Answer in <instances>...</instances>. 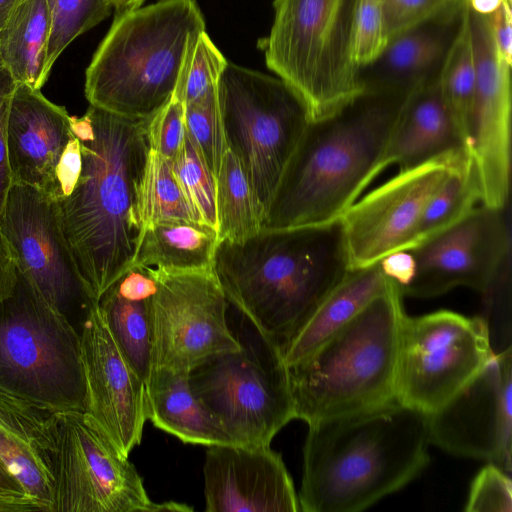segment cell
<instances>
[{
    "label": "cell",
    "mask_w": 512,
    "mask_h": 512,
    "mask_svg": "<svg viewBox=\"0 0 512 512\" xmlns=\"http://www.w3.org/2000/svg\"><path fill=\"white\" fill-rule=\"evenodd\" d=\"M148 119L92 105L83 116H70L82 170L72 192L57 200L59 217L78 272L97 302L133 267L143 231L139 200L150 150Z\"/></svg>",
    "instance_id": "cell-1"
},
{
    "label": "cell",
    "mask_w": 512,
    "mask_h": 512,
    "mask_svg": "<svg viewBox=\"0 0 512 512\" xmlns=\"http://www.w3.org/2000/svg\"><path fill=\"white\" fill-rule=\"evenodd\" d=\"M308 426L300 511L364 510L429 463L428 415L396 398Z\"/></svg>",
    "instance_id": "cell-2"
},
{
    "label": "cell",
    "mask_w": 512,
    "mask_h": 512,
    "mask_svg": "<svg viewBox=\"0 0 512 512\" xmlns=\"http://www.w3.org/2000/svg\"><path fill=\"white\" fill-rule=\"evenodd\" d=\"M213 267L229 304L281 348L351 270L340 219L220 241Z\"/></svg>",
    "instance_id": "cell-3"
},
{
    "label": "cell",
    "mask_w": 512,
    "mask_h": 512,
    "mask_svg": "<svg viewBox=\"0 0 512 512\" xmlns=\"http://www.w3.org/2000/svg\"><path fill=\"white\" fill-rule=\"evenodd\" d=\"M408 96L363 92L310 121L274 193L263 228L340 219L384 169L386 149Z\"/></svg>",
    "instance_id": "cell-4"
},
{
    "label": "cell",
    "mask_w": 512,
    "mask_h": 512,
    "mask_svg": "<svg viewBox=\"0 0 512 512\" xmlns=\"http://www.w3.org/2000/svg\"><path fill=\"white\" fill-rule=\"evenodd\" d=\"M205 29L194 0H160L115 16L86 70L89 104L128 119L150 118L171 99Z\"/></svg>",
    "instance_id": "cell-5"
},
{
    "label": "cell",
    "mask_w": 512,
    "mask_h": 512,
    "mask_svg": "<svg viewBox=\"0 0 512 512\" xmlns=\"http://www.w3.org/2000/svg\"><path fill=\"white\" fill-rule=\"evenodd\" d=\"M393 282L313 353L288 367L296 419L308 425L395 398L405 311Z\"/></svg>",
    "instance_id": "cell-6"
},
{
    "label": "cell",
    "mask_w": 512,
    "mask_h": 512,
    "mask_svg": "<svg viewBox=\"0 0 512 512\" xmlns=\"http://www.w3.org/2000/svg\"><path fill=\"white\" fill-rule=\"evenodd\" d=\"M359 0H274V21L262 48L266 66L304 104L310 121L327 117L362 94L353 59Z\"/></svg>",
    "instance_id": "cell-7"
},
{
    "label": "cell",
    "mask_w": 512,
    "mask_h": 512,
    "mask_svg": "<svg viewBox=\"0 0 512 512\" xmlns=\"http://www.w3.org/2000/svg\"><path fill=\"white\" fill-rule=\"evenodd\" d=\"M0 387L55 412L86 411L79 331L18 271L0 301Z\"/></svg>",
    "instance_id": "cell-8"
},
{
    "label": "cell",
    "mask_w": 512,
    "mask_h": 512,
    "mask_svg": "<svg viewBox=\"0 0 512 512\" xmlns=\"http://www.w3.org/2000/svg\"><path fill=\"white\" fill-rule=\"evenodd\" d=\"M240 315V328L231 326L240 349L199 364L189 382L234 444L270 445L296 419L289 371L281 347Z\"/></svg>",
    "instance_id": "cell-9"
},
{
    "label": "cell",
    "mask_w": 512,
    "mask_h": 512,
    "mask_svg": "<svg viewBox=\"0 0 512 512\" xmlns=\"http://www.w3.org/2000/svg\"><path fill=\"white\" fill-rule=\"evenodd\" d=\"M227 149L239 160L265 216L309 122L279 78L227 62L217 86Z\"/></svg>",
    "instance_id": "cell-10"
},
{
    "label": "cell",
    "mask_w": 512,
    "mask_h": 512,
    "mask_svg": "<svg viewBox=\"0 0 512 512\" xmlns=\"http://www.w3.org/2000/svg\"><path fill=\"white\" fill-rule=\"evenodd\" d=\"M494 354L488 324L481 317L448 310L405 315L395 398L430 415L460 392Z\"/></svg>",
    "instance_id": "cell-11"
},
{
    "label": "cell",
    "mask_w": 512,
    "mask_h": 512,
    "mask_svg": "<svg viewBox=\"0 0 512 512\" xmlns=\"http://www.w3.org/2000/svg\"><path fill=\"white\" fill-rule=\"evenodd\" d=\"M51 512H153L142 477L82 411L54 415Z\"/></svg>",
    "instance_id": "cell-12"
},
{
    "label": "cell",
    "mask_w": 512,
    "mask_h": 512,
    "mask_svg": "<svg viewBox=\"0 0 512 512\" xmlns=\"http://www.w3.org/2000/svg\"><path fill=\"white\" fill-rule=\"evenodd\" d=\"M152 268V267H151ZM152 369L188 373L218 354L240 349L228 318L229 301L214 267L152 268Z\"/></svg>",
    "instance_id": "cell-13"
},
{
    "label": "cell",
    "mask_w": 512,
    "mask_h": 512,
    "mask_svg": "<svg viewBox=\"0 0 512 512\" xmlns=\"http://www.w3.org/2000/svg\"><path fill=\"white\" fill-rule=\"evenodd\" d=\"M0 229L17 271L52 306L82 320L97 303L88 292L64 237L55 198L12 182L0 213Z\"/></svg>",
    "instance_id": "cell-14"
},
{
    "label": "cell",
    "mask_w": 512,
    "mask_h": 512,
    "mask_svg": "<svg viewBox=\"0 0 512 512\" xmlns=\"http://www.w3.org/2000/svg\"><path fill=\"white\" fill-rule=\"evenodd\" d=\"M454 151L395 176L356 200L340 217L350 269L379 262L387 254L412 249L423 210L464 156Z\"/></svg>",
    "instance_id": "cell-15"
},
{
    "label": "cell",
    "mask_w": 512,
    "mask_h": 512,
    "mask_svg": "<svg viewBox=\"0 0 512 512\" xmlns=\"http://www.w3.org/2000/svg\"><path fill=\"white\" fill-rule=\"evenodd\" d=\"M482 205L464 219L410 249L416 262L402 296L432 298L456 287L488 295L503 276L510 251L506 208Z\"/></svg>",
    "instance_id": "cell-16"
},
{
    "label": "cell",
    "mask_w": 512,
    "mask_h": 512,
    "mask_svg": "<svg viewBox=\"0 0 512 512\" xmlns=\"http://www.w3.org/2000/svg\"><path fill=\"white\" fill-rule=\"evenodd\" d=\"M430 443L494 463L511 475L512 349L495 353L450 401L428 415Z\"/></svg>",
    "instance_id": "cell-17"
},
{
    "label": "cell",
    "mask_w": 512,
    "mask_h": 512,
    "mask_svg": "<svg viewBox=\"0 0 512 512\" xmlns=\"http://www.w3.org/2000/svg\"><path fill=\"white\" fill-rule=\"evenodd\" d=\"M470 26L475 88L468 151L481 204L504 208L509 204L511 187V66L497 52L488 15L470 8Z\"/></svg>",
    "instance_id": "cell-18"
},
{
    "label": "cell",
    "mask_w": 512,
    "mask_h": 512,
    "mask_svg": "<svg viewBox=\"0 0 512 512\" xmlns=\"http://www.w3.org/2000/svg\"><path fill=\"white\" fill-rule=\"evenodd\" d=\"M86 413L126 456L147 421L145 383L115 343L98 302L80 322Z\"/></svg>",
    "instance_id": "cell-19"
},
{
    "label": "cell",
    "mask_w": 512,
    "mask_h": 512,
    "mask_svg": "<svg viewBox=\"0 0 512 512\" xmlns=\"http://www.w3.org/2000/svg\"><path fill=\"white\" fill-rule=\"evenodd\" d=\"M207 512H297L298 495L270 445L208 446L203 467Z\"/></svg>",
    "instance_id": "cell-20"
},
{
    "label": "cell",
    "mask_w": 512,
    "mask_h": 512,
    "mask_svg": "<svg viewBox=\"0 0 512 512\" xmlns=\"http://www.w3.org/2000/svg\"><path fill=\"white\" fill-rule=\"evenodd\" d=\"M71 134L65 107L41 90L17 84L8 117L7 145L12 182L57 198L56 168Z\"/></svg>",
    "instance_id": "cell-21"
},
{
    "label": "cell",
    "mask_w": 512,
    "mask_h": 512,
    "mask_svg": "<svg viewBox=\"0 0 512 512\" xmlns=\"http://www.w3.org/2000/svg\"><path fill=\"white\" fill-rule=\"evenodd\" d=\"M464 0H454L431 19L388 41L382 53L359 68L363 91L409 96L439 74L461 21Z\"/></svg>",
    "instance_id": "cell-22"
},
{
    "label": "cell",
    "mask_w": 512,
    "mask_h": 512,
    "mask_svg": "<svg viewBox=\"0 0 512 512\" xmlns=\"http://www.w3.org/2000/svg\"><path fill=\"white\" fill-rule=\"evenodd\" d=\"M55 411L0 387V462L51 512Z\"/></svg>",
    "instance_id": "cell-23"
},
{
    "label": "cell",
    "mask_w": 512,
    "mask_h": 512,
    "mask_svg": "<svg viewBox=\"0 0 512 512\" xmlns=\"http://www.w3.org/2000/svg\"><path fill=\"white\" fill-rule=\"evenodd\" d=\"M460 150L467 151L444 103L437 77L407 97L386 149L384 167L407 169Z\"/></svg>",
    "instance_id": "cell-24"
},
{
    "label": "cell",
    "mask_w": 512,
    "mask_h": 512,
    "mask_svg": "<svg viewBox=\"0 0 512 512\" xmlns=\"http://www.w3.org/2000/svg\"><path fill=\"white\" fill-rule=\"evenodd\" d=\"M156 288L152 268L134 265L98 301L112 338L144 383L152 370Z\"/></svg>",
    "instance_id": "cell-25"
},
{
    "label": "cell",
    "mask_w": 512,
    "mask_h": 512,
    "mask_svg": "<svg viewBox=\"0 0 512 512\" xmlns=\"http://www.w3.org/2000/svg\"><path fill=\"white\" fill-rule=\"evenodd\" d=\"M393 282L379 262L350 270L281 348L287 367L313 353Z\"/></svg>",
    "instance_id": "cell-26"
},
{
    "label": "cell",
    "mask_w": 512,
    "mask_h": 512,
    "mask_svg": "<svg viewBox=\"0 0 512 512\" xmlns=\"http://www.w3.org/2000/svg\"><path fill=\"white\" fill-rule=\"evenodd\" d=\"M147 420L184 443L234 444L194 393L189 374L153 368L145 382Z\"/></svg>",
    "instance_id": "cell-27"
},
{
    "label": "cell",
    "mask_w": 512,
    "mask_h": 512,
    "mask_svg": "<svg viewBox=\"0 0 512 512\" xmlns=\"http://www.w3.org/2000/svg\"><path fill=\"white\" fill-rule=\"evenodd\" d=\"M219 242L217 229L203 222H153L142 231L133 266L177 271L211 268Z\"/></svg>",
    "instance_id": "cell-28"
},
{
    "label": "cell",
    "mask_w": 512,
    "mask_h": 512,
    "mask_svg": "<svg viewBox=\"0 0 512 512\" xmlns=\"http://www.w3.org/2000/svg\"><path fill=\"white\" fill-rule=\"evenodd\" d=\"M49 37L47 0H23L0 31V61L17 84L41 90Z\"/></svg>",
    "instance_id": "cell-29"
},
{
    "label": "cell",
    "mask_w": 512,
    "mask_h": 512,
    "mask_svg": "<svg viewBox=\"0 0 512 512\" xmlns=\"http://www.w3.org/2000/svg\"><path fill=\"white\" fill-rule=\"evenodd\" d=\"M220 241L241 242L258 234L264 213L238 158L226 149L216 176Z\"/></svg>",
    "instance_id": "cell-30"
},
{
    "label": "cell",
    "mask_w": 512,
    "mask_h": 512,
    "mask_svg": "<svg viewBox=\"0 0 512 512\" xmlns=\"http://www.w3.org/2000/svg\"><path fill=\"white\" fill-rule=\"evenodd\" d=\"M438 82L444 103L468 151L469 123L475 88V58L470 8L466 0L460 25L440 67Z\"/></svg>",
    "instance_id": "cell-31"
},
{
    "label": "cell",
    "mask_w": 512,
    "mask_h": 512,
    "mask_svg": "<svg viewBox=\"0 0 512 512\" xmlns=\"http://www.w3.org/2000/svg\"><path fill=\"white\" fill-rule=\"evenodd\" d=\"M477 203L481 204L480 189L471 158L466 155L456 163L426 204L413 248L464 219Z\"/></svg>",
    "instance_id": "cell-32"
},
{
    "label": "cell",
    "mask_w": 512,
    "mask_h": 512,
    "mask_svg": "<svg viewBox=\"0 0 512 512\" xmlns=\"http://www.w3.org/2000/svg\"><path fill=\"white\" fill-rule=\"evenodd\" d=\"M139 205L143 229L163 220L198 221L173 172L171 160L151 149L142 177Z\"/></svg>",
    "instance_id": "cell-33"
},
{
    "label": "cell",
    "mask_w": 512,
    "mask_h": 512,
    "mask_svg": "<svg viewBox=\"0 0 512 512\" xmlns=\"http://www.w3.org/2000/svg\"><path fill=\"white\" fill-rule=\"evenodd\" d=\"M47 4L49 37L44 64L46 80L67 46L103 21L113 8L111 0H47Z\"/></svg>",
    "instance_id": "cell-34"
},
{
    "label": "cell",
    "mask_w": 512,
    "mask_h": 512,
    "mask_svg": "<svg viewBox=\"0 0 512 512\" xmlns=\"http://www.w3.org/2000/svg\"><path fill=\"white\" fill-rule=\"evenodd\" d=\"M171 164L198 221L217 229L216 179L187 134Z\"/></svg>",
    "instance_id": "cell-35"
},
{
    "label": "cell",
    "mask_w": 512,
    "mask_h": 512,
    "mask_svg": "<svg viewBox=\"0 0 512 512\" xmlns=\"http://www.w3.org/2000/svg\"><path fill=\"white\" fill-rule=\"evenodd\" d=\"M184 105L186 134L216 179L227 149L217 87L201 100Z\"/></svg>",
    "instance_id": "cell-36"
},
{
    "label": "cell",
    "mask_w": 512,
    "mask_h": 512,
    "mask_svg": "<svg viewBox=\"0 0 512 512\" xmlns=\"http://www.w3.org/2000/svg\"><path fill=\"white\" fill-rule=\"evenodd\" d=\"M227 60L203 31L191 48L173 94L184 104L204 98L218 86Z\"/></svg>",
    "instance_id": "cell-37"
},
{
    "label": "cell",
    "mask_w": 512,
    "mask_h": 512,
    "mask_svg": "<svg viewBox=\"0 0 512 512\" xmlns=\"http://www.w3.org/2000/svg\"><path fill=\"white\" fill-rule=\"evenodd\" d=\"M388 41L381 0H359L353 37L355 64L361 68L373 62Z\"/></svg>",
    "instance_id": "cell-38"
},
{
    "label": "cell",
    "mask_w": 512,
    "mask_h": 512,
    "mask_svg": "<svg viewBox=\"0 0 512 512\" xmlns=\"http://www.w3.org/2000/svg\"><path fill=\"white\" fill-rule=\"evenodd\" d=\"M185 105L176 95L148 119L147 137L150 149L173 160L180 151L185 137Z\"/></svg>",
    "instance_id": "cell-39"
},
{
    "label": "cell",
    "mask_w": 512,
    "mask_h": 512,
    "mask_svg": "<svg viewBox=\"0 0 512 512\" xmlns=\"http://www.w3.org/2000/svg\"><path fill=\"white\" fill-rule=\"evenodd\" d=\"M465 511L511 512V475L494 463L484 466L471 483Z\"/></svg>",
    "instance_id": "cell-40"
},
{
    "label": "cell",
    "mask_w": 512,
    "mask_h": 512,
    "mask_svg": "<svg viewBox=\"0 0 512 512\" xmlns=\"http://www.w3.org/2000/svg\"><path fill=\"white\" fill-rule=\"evenodd\" d=\"M454 0H381L389 40L439 14Z\"/></svg>",
    "instance_id": "cell-41"
},
{
    "label": "cell",
    "mask_w": 512,
    "mask_h": 512,
    "mask_svg": "<svg viewBox=\"0 0 512 512\" xmlns=\"http://www.w3.org/2000/svg\"><path fill=\"white\" fill-rule=\"evenodd\" d=\"M15 88L16 82L12 74L0 61V213L12 184L8 160L7 129L9 110Z\"/></svg>",
    "instance_id": "cell-42"
},
{
    "label": "cell",
    "mask_w": 512,
    "mask_h": 512,
    "mask_svg": "<svg viewBox=\"0 0 512 512\" xmlns=\"http://www.w3.org/2000/svg\"><path fill=\"white\" fill-rule=\"evenodd\" d=\"M82 170V151L79 139L71 132L56 168L57 198L69 195L76 186Z\"/></svg>",
    "instance_id": "cell-43"
},
{
    "label": "cell",
    "mask_w": 512,
    "mask_h": 512,
    "mask_svg": "<svg viewBox=\"0 0 512 512\" xmlns=\"http://www.w3.org/2000/svg\"><path fill=\"white\" fill-rule=\"evenodd\" d=\"M32 511L46 512L43 505L28 495L0 462V512Z\"/></svg>",
    "instance_id": "cell-44"
},
{
    "label": "cell",
    "mask_w": 512,
    "mask_h": 512,
    "mask_svg": "<svg viewBox=\"0 0 512 512\" xmlns=\"http://www.w3.org/2000/svg\"><path fill=\"white\" fill-rule=\"evenodd\" d=\"M490 30L497 52L502 60L511 66L512 62V13L510 0L488 14Z\"/></svg>",
    "instance_id": "cell-45"
},
{
    "label": "cell",
    "mask_w": 512,
    "mask_h": 512,
    "mask_svg": "<svg viewBox=\"0 0 512 512\" xmlns=\"http://www.w3.org/2000/svg\"><path fill=\"white\" fill-rule=\"evenodd\" d=\"M383 274L394 281L399 289L407 286L413 279L416 262L410 249L391 252L379 261Z\"/></svg>",
    "instance_id": "cell-46"
},
{
    "label": "cell",
    "mask_w": 512,
    "mask_h": 512,
    "mask_svg": "<svg viewBox=\"0 0 512 512\" xmlns=\"http://www.w3.org/2000/svg\"><path fill=\"white\" fill-rule=\"evenodd\" d=\"M16 279V267L0 229V301L12 293Z\"/></svg>",
    "instance_id": "cell-47"
},
{
    "label": "cell",
    "mask_w": 512,
    "mask_h": 512,
    "mask_svg": "<svg viewBox=\"0 0 512 512\" xmlns=\"http://www.w3.org/2000/svg\"><path fill=\"white\" fill-rule=\"evenodd\" d=\"M469 7L483 15H488L494 12L504 0H466Z\"/></svg>",
    "instance_id": "cell-48"
},
{
    "label": "cell",
    "mask_w": 512,
    "mask_h": 512,
    "mask_svg": "<svg viewBox=\"0 0 512 512\" xmlns=\"http://www.w3.org/2000/svg\"><path fill=\"white\" fill-rule=\"evenodd\" d=\"M23 0H0V31Z\"/></svg>",
    "instance_id": "cell-49"
},
{
    "label": "cell",
    "mask_w": 512,
    "mask_h": 512,
    "mask_svg": "<svg viewBox=\"0 0 512 512\" xmlns=\"http://www.w3.org/2000/svg\"><path fill=\"white\" fill-rule=\"evenodd\" d=\"M145 0H111L115 9V16L135 10L143 4Z\"/></svg>",
    "instance_id": "cell-50"
},
{
    "label": "cell",
    "mask_w": 512,
    "mask_h": 512,
    "mask_svg": "<svg viewBox=\"0 0 512 512\" xmlns=\"http://www.w3.org/2000/svg\"><path fill=\"white\" fill-rule=\"evenodd\" d=\"M192 510L193 509L186 504H181V503H177V502H173V501L164 502V503H155L154 508H153V512H164V511L183 512V511H192Z\"/></svg>",
    "instance_id": "cell-51"
}]
</instances>
